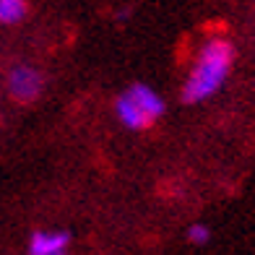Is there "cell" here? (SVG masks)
Wrapping results in <instances>:
<instances>
[{
	"label": "cell",
	"mask_w": 255,
	"mask_h": 255,
	"mask_svg": "<svg viewBox=\"0 0 255 255\" xmlns=\"http://www.w3.org/2000/svg\"><path fill=\"white\" fill-rule=\"evenodd\" d=\"M42 86H44V78L31 65H16L8 73V91L18 102H34L42 94Z\"/></svg>",
	"instance_id": "3957f363"
},
{
	"label": "cell",
	"mask_w": 255,
	"mask_h": 255,
	"mask_svg": "<svg viewBox=\"0 0 255 255\" xmlns=\"http://www.w3.org/2000/svg\"><path fill=\"white\" fill-rule=\"evenodd\" d=\"M167 104L161 99L156 89L148 84H133L128 86L115 102V115L128 130H146L151 128L161 115H164Z\"/></svg>",
	"instance_id": "7a4b0ae2"
},
{
	"label": "cell",
	"mask_w": 255,
	"mask_h": 255,
	"mask_svg": "<svg viewBox=\"0 0 255 255\" xmlns=\"http://www.w3.org/2000/svg\"><path fill=\"white\" fill-rule=\"evenodd\" d=\"M235 65V44L224 37L206 39L198 57L190 68L182 86V102L185 104H201L219 94V89L227 84V78Z\"/></svg>",
	"instance_id": "6da1fadb"
},
{
	"label": "cell",
	"mask_w": 255,
	"mask_h": 255,
	"mask_svg": "<svg viewBox=\"0 0 255 255\" xmlns=\"http://www.w3.org/2000/svg\"><path fill=\"white\" fill-rule=\"evenodd\" d=\"M68 245V232H34L29 240V255H65Z\"/></svg>",
	"instance_id": "277c9868"
},
{
	"label": "cell",
	"mask_w": 255,
	"mask_h": 255,
	"mask_svg": "<svg viewBox=\"0 0 255 255\" xmlns=\"http://www.w3.org/2000/svg\"><path fill=\"white\" fill-rule=\"evenodd\" d=\"M188 240L193 242V245H206V242L211 240V229H208L206 224H193L188 229Z\"/></svg>",
	"instance_id": "8992f818"
},
{
	"label": "cell",
	"mask_w": 255,
	"mask_h": 255,
	"mask_svg": "<svg viewBox=\"0 0 255 255\" xmlns=\"http://www.w3.org/2000/svg\"><path fill=\"white\" fill-rule=\"evenodd\" d=\"M26 0H0V24L13 26L26 16Z\"/></svg>",
	"instance_id": "5b68a950"
}]
</instances>
